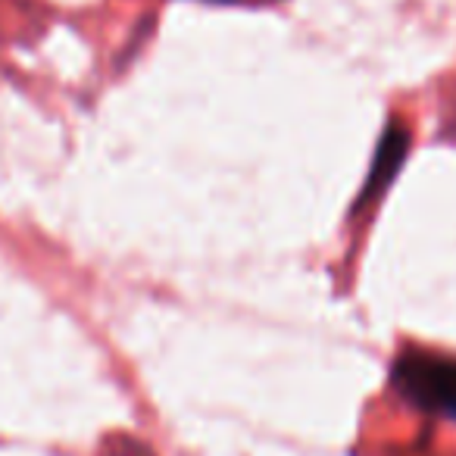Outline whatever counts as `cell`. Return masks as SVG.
Here are the masks:
<instances>
[{"mask_svg":"<svg viewBox=\"0 0 456 456\" xmlns=\"http://www.w3.org/2000/svg\"><path fill=\"white\" fill-rule=\"evenodd\" d=\"M397 394L416 410L456 419V356L431 350H403L391 369Z\"/></svg>","mask_w":456,"mask_h":456,"instance_id":"cell-1","label":"cell"},{"mask_svg":"<svg viewBox=\"0 0 456 456\" xmlns=\"http://www.w3.org/2000/svg\"><path fill=\"white\" fill-rule=\"evenodd\" d=\"M406 151H410V134H406L403 126L391 122V126L385 128V134H381L379 147H375L372 169H369L356 207H366L369 200H375V197H381L391 188V182L397 178L400 166H403V159H406Z\"/></svg>","mask_w":456,"mask_h":456,"instance_id":"cell-2","label":"cell"}]
</instances>
